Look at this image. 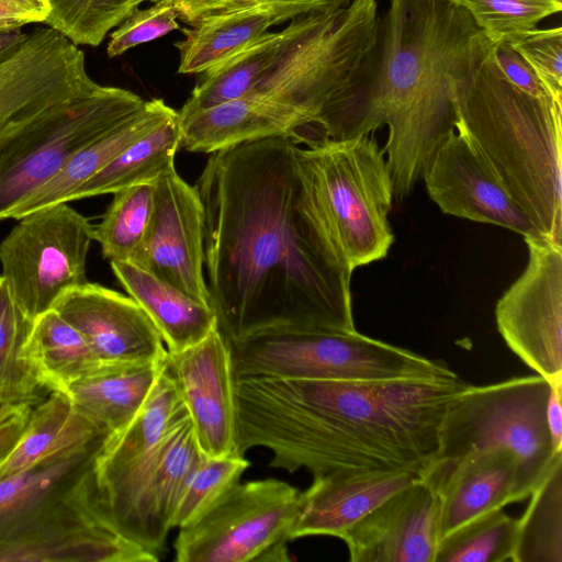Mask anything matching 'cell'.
Here are the masks:
<instances>
[{
  "label": "cell",
  "instance_id": "d6a6232c",
  "mask_svg": "<svg viewBox=\"0 0 562 562\" xmlns=\"http://www.w3.org/2000/svg\"><path fill=\"white\" fill-rule=\"evenodd\" d=\"M282 41L283 31L268 32L244 50L202 72L178 112L179 117L250 93L273 63Z\"/></svg>",
  "mask_w": 562,
  "mask_h": 562
},
{
  "label": "cell",
  "instance_id": "d590c367",
  "mask_svg": "<svg viewBox=\"0 0 562 562\" xmlns=\"http://www.w3.org/2000/svg\"><path fill=\"white\" fill-rule=\"evenodd\" d=\"M93 237L104 258L131 261L148 227L154 207V184L143 183L113 193Z\"/></svg>",
  "mask_w": 562,
  "mask_h": 562
},
{
  "label": "cell",
  "instance_id": "816d5d0a",
  "mask_svg": "<svg viewBox=\"0 0 562 562\" xmlns=\"http://www.w3.org/2000/svg\"><path fill=\"white\" fill-rule=\"evenodd\" d=\"M451 1L459 2V0H451Z\"/></svg>",
  "mask_w": 562,
  "mask_h": 562
},
{
  "label": "cell",
  "instance_id": "f6af8a7d",
  "mask_svg": "<svg viewBox=\"0 0 562 562\" xmlns=\"http://www.w3.org/2000/svg\"><path fill=\"white\" fill-rule=\"evenodd\" d=\"M351 1L352 0H223L218 5L204 14L276 3L299 4L307 8L311 12H330L346 8Z\"/></svg>",
  "mask_w": 562,
  "mask_h": 562
},
{
  "label": "cell",
  "instance_id": "5bb4252c",
  "mask_svg": "<svg viewBox=\"0 0 562 562\" xmlns=\"http://www.w3.org/2000/svg\"><path fill=\"white\" fill-rule=\"evenodd\" d=\"M154 207L130 262L187 296L210 304L204 274V211L195 187L170 168L154 183Z\"/></svg>",
  "mask_w": 562,
  "mask_h": 562
},
{
  "label": "cell",
  "instance_id": "8992f818",
  "mask_svg": "<svg viewBox=\"0 0 562 562\" xmlns=\"http://www.w3.org/2000/svg\"><path fill=\"white\" fill-rule=\"evenodd\" d=\"M379 19L375 0L294 18L282 30L273 63L247 95L299 112L305 120L299 137L357 79L374 47Z\"/></svg>",
  "mask_w": 562,
  "mask_h": 562
},
{
  "label": "cell",
  "instance_id": "f35d334b",
  "mask_svg": "<svg viewBox=\"0 0 562 562\" xmlns=\"http://www.w3.org/2000/svg\"><path fill=\"white\" fill-rule=\"evenodd\" d=\"M249 465V461L237 453L203 457L178 504L172 529L182 528L201 516L239 482Z\"/></svg>",
  "mask_w": 562,
  "mask_h": 562
},
{
  "label": "cell",
  "instance_id": "7bdbcfd3",
  "mask_svg": "<svg viewBox=\"0 0 562 562\" xmlns=\"http://www.w3.org/2000/svg\"><path fill=\"white\" fill-rule=\"evenodd\" d=\"M492 53L496 64L512 83L536 97L553 98L547 91L529 64L506 40L494 41Z\"/></svg>",
  "mask_w": 562,
  "mask_h": 562
},
{
  "label": "cell",
  "instance_id": "e0dca14e",
  "mask_svg": "<svg viewBox=\"0 0 562 562\" xmlns=\"http://www.w3.org/2000/svg\"><path fill=\"white\" fill-rule=\"evenodd\" d=\"M440 502L419 475L341 536L351 562H435Z\"/></svg>",
  "mask_w": 562,
  "mask_h": 562
},
{
  "label": "cell",
  "instance_id": "2e32d148",
  "mask_svg": "<svg viewBox=\"0 0 562 562\" xmlns=\"http://www.w3.org/2000/svg\"><path fill=\"white\" fill-rule=\"evenodd\" d=\"M423 179L429 198L445 214L497 225L524 237L542 236L458 131L439 147Z\"/></svg>",
  "mask_w": 562,
  "mask_h": 562
},
{
  "label": "cell",
  "instance_id": "f5cc1de1",
  "mask_svg": "<svg viewBox=\"0 0 562 562\" xmlns=\"http://www.w3.org/2000/svg\"><path fill=\"white\" fill-rule=\"evenodd\" d=\"M149 1H155L156 2V1H159V0H149Z\"/></svg>",
  "mask_w": 562,
  "mask_h": 562
},
{
  "label": "cell",
  "instance_id": "1f68e13d",
  "mask_svg": "<svg viewBox=\"0 0 562 562\" xmlns=\"http://www.w3.org/2000/svg\"><path fill=\"white\" fill-rule=\"evenodd\" d=\"M24 357L41 386L50 392H63L103 366L81 334L55 310L34 321Z\"/></svg>",
  "mask_w": 562,
  "mask_h": 562
},
{
  "label": "cell",
  "instance_id": "30bf717a",
  "mask_svg": "<svg viewBox=\"0 0 562 562\" xmlns=\"http://www.w3.org/2000/svg\"><path fill=\"white\" fill-rule=\"evenodd\" d=\"M0 243L1 277L19 308L35 321L69 290L88 282L94 226L67 202L18 220Z\"/></svg>",
  "mask_w": 562,
  "mask_h": 562
},
{
  "label": "cell",
  "instance_id": "6da1fadb",
  "mask_svg": "<svg viewBox=\"0 0 562 562\" xmlns=\"http://www.w3.org/2000/svg\"><path fill=\"white\" fill-rule=\"evenodd\" d=\"M297 149L274 136L218 150L194 186L207 291L226 341L270 330H356L352 273L333 255Z\"/></svg>",
  "mask_w": 562,
  "mask_h": 562
},
{
  "label": "cell",
  "instance_id": "d4e9b609",
  "mask_svg": "<svg viewBox=\"0 0 562 562\" xmlns=\"http://www.w3.org/2000/svg\"><path fill=\"white\" fill-rule=\"evenodd\" d=\"M166 364L167 357L159 361L103 364L61 393L81 414L112 435L139 412Z\"/></svg>",
  "mask_w": 562,
  "mask_h": 562
},
{
  "label": "cell",
  "instance_id": "8d00e7d4",
  "mask_svg": "<svg viewBox=\"0 0 562 562\" xmlns=\"http://www.w3.org/2000/svg\"><path fill=\"white\" fill-rule=\"evenodd\" d=\"M516 536L517 518L494 510L441 538L435 562H513Z\"/></svg>",
  "mask_w": 562,
  "mask_h": 562
},
{
  "label": "cell",
  "instance_id": "4dcf8cb0",
  "mask_svg": "<svg viewBox=\"0 0 562 562\" xmlns=\"http://www.w3.org/2000/svg\"><path fill=\"white\" fill-rule=\"evenodd\" d=\"M181 146V124L176 111L157 126L135 139L111 162L81 184L68 202L122 189L154 183L175 167V156Z\"/></svg>",
  "mask_w": 562,
  "mask_h": 562
},
{
  "label": "cell",
  "instance_id": "f907efd6",
  "mask_svg": "<svg viewBox=\"0 0 562 562\" xmlns=\"http://www.w3.org/2000/svg\"><path fill=\"white\" fill-rule=\"evenodd\" d=\"M19 405L1 404L0 403V420L10 415Z\"/></svg>",
  "mask_w": 562,
  "mask_h": 562
},
{
  "label": "cell",
  "instance_id": "681fc988",
  "mask_svg": "<svg viewBox=\"0 0 562 562\" xmlns=\"http://www.w3.org/2000/svg\"><path fill=\"white\" fill-rule=\"evenodd\" d=\"M30 32L20 29L0 32V64L9 59L26 41Z\"/></svg>",
  "mask_w": 562,
  "mask_h": 562
},
{
  "label": "cell",
  "instance_id": "bcb514c9",
  "mask_svg": "<svg viewBox=\"0 0 562 562\" xmlns=\"http://www.w3.org/2000/svg\"><path fill=\"white\" fill-rule=\"evenodd\" d=\"M32 407L31 403L21 404L10 415L0 420V467L21 438Z\"/></svg>",
  "mask_w": 562,
  "mask_h": 562
},
{
  "label": "cell",
  "instance_id": "484cf974",
  "mask_svg": "<svg viewBox=\"0 0 562 562\" xmlns=\"http://www.w3.org/2000/svg\"><path fill=\"white\" fill-rule=\"evenodd\" d=\"M128 295L159 331L167 352L182 351L217 328L212 305L198 302L130 261H110Z\"/></svg>",
  "mask_w": 562,
  "mask_h": 562
},
{
  "label": "cell",
  "instance_id": "74e56055",
  "mask_svg": "<svg viewBox=\"0 0 562 562\" xmlns=\"http://www.w3.org/2000/svg\"><path fill=\"white\" fill-rule=\"evenodd\" d=\"M144 1L48 0L49 13L44 24L76 46L95 47Z\"/></svg>",
  "mask_w": 562,
  "mask_h": 562
},
{
  "label": "cell",
  "instance_id": "ac0fdd59",
  "mask_svg": "<svg viewBox=\"0 0 562 562\" xmlns=\"http://www.w3.org/2000/svg\"><path fill=\"white\" fill-rule=\"evenodd\" d=\"M53 310L81 334L103 364L167 357L159 331L131 296L88 281L66 292Z\"/></svg>",
  "mask_w": 562,
  "mask_h": 562
},
{
  "label": "cell",
  "instance_id": "4fadbf2b",
  "mask_svg": "<svg viewBox=\"0 0 562 562\" xmlns=\"http://www.w3.org/2000/svg\"><path fill=\"white\" fill-rule=\"evenodd\" d=\"M528 263L497 301V330L508 348L549 382L562 379V244L524 237Z\"/></svg>",
  "mask_w": 562,
  "mask_h": 562
},
{
  "label": "cell",
  "instance_id": "b9f144b4",
  "mask_svg": "<svg viewBox=\"0 0 562 562\" xmlns=\"http://www.w3.org/2000/svg\"><path fill=\"white\" fill-rule=\"evenodd\" d=\"M175 0H159L146 9H135L111 34L106 47L109 57H116L138 45L179 30Z\"/></svg>",
  "mask_w": 562,
  "mask_h": 562
},
{
  "label": "cell",
  "instance_id": "d6986e66",
  "mask_svg": "<svg viewBox=\"0 0 562 562\" xmlns=\"http://www.w3.org/2000/svg\"><path fill=\"white\" fill-rule=\"evenodd\" d=\"M419 476L440 502L439 540L487 513L525 499L521 461L508 448L472 450L432 461Z\"/></svg>",
  "mask_w": 562,
  "mask_h": 562
},
{
  "label": "cell",
  "instance_id": "836d02e7",
  "mask_svg": "<svg viewBox=\"0 0 562 562\" xmlns=\"http://www.w3.org/2000/svg\"><path fill=\"white\" fill-rule=\"evenodd\" d=\"M529 496L517 518L513 562H562V452Z\"/></svg>",
  "mask_w": 562,
  "mask_h": 562
},
{
  "label": "cell",
  "instance_id": "7402d4cb",
  "mask_svg": "<svg viewBox=\"0 0 562 562\" xmlns=\"http://www.w3.org/2000/svg\"><path fill=\"white\" fill-rule=\"evenodd\" d=\"M203 457L184 412L166 431L158 458L123 521L120 535L159 554L172 529L181 496Z\"/></svg>",
  "mask_w": 562,
  "mask_h": 562
},
{
  "label": "cell",
  "instance_id": "c3c4849f",
  "mask_svg": "<svg viewBox=\"0 0 562 562\" xmlns=\"http://www.w3.org/2000/svg\"><path fill=\"white\" fill-rule=\"evenodd\" d=\"M223 0H175L179 18L191 24L200 15L218 5Z\"/></svg>",
  "mask_w": 562,
  "mask_h": 562
},
{
  "label": "cell",
  "instance_id": "5b68a950",
  "mask_svg": "<svg viewBox=\"0 0 562 562\" xmlns=\"http://www.w3.org/2000/svg\"><path fill=\"white\" fill-rule=\"evenodd\" d=\"M297 154L337 263L352 273L385 258L394 241L389 222L394 195L373 133L313 140Z\"/></svg>",
  "mask_w": 562,
  "mask_h": 562
},
{
  "label": "cell",
  "instance_id": "7a4b0ae2",
  "mask_svg": "<svg viewBox=\"0 0 562 562\" xmlns=\"http://www.w3.org/2000/svg\"><path fill=\"white\" fill-rule=\"evenodd\" d=\"M451 378L234 380L235 453L271 451V468L313 475L336 469L420 474L437 457Z\"/></svg>",
  "mask_w": 562,
  "mask_h": 562
},
{
  "label": "cell",
  "instance_id": "e575fe53",
  "mask_svg": "<svg viewBox=\"0 0 562 562\" xmlns=\"http://www.w3.org/2000/svg\"><path fill=\"white\" fill-rule=\"evenodd\" d=\"M31 321L15 304L0 276V403L33 404L41 384L24 357Z\"/></svg>",
  "mask_w": 562,
  "mask_h": 562
},
{
  "label": "cell",
  "instance_id": "60d3db41",
  "mask_svg": "<svg viewBox=\"0 0 562 562\" xmlns=\"http://www.w3.org/2000/svg\"><path fill=\"white\" fill-rule=\"evenodd\" d=\"M506 40L529 64L547 91L562 101V29H532Z\"/></svg>",
  "mask_w": 562,
  "mask_h": 562
},
{
  "label": "cell",
  "instance_id": "ba28073f",
  "mask_svg": "<svg viewBox=\"0 0 562 562\" xmlns=\"http://www.w3.org/2000/svg\"><path fill=\"white\" fill-rule=\"evenodd\" d=\"M550 390L551 383L539 374L467 384L448 404L434 461L508 448L521 461L522 492L528 497L562 452L554 451L547 423Z\"/></svg>",
  "mask_w": 562,
  "mask_h": 562
},
{
  "label": "cell",
  "instance_id": "f1b7e54d",
  "mask_svg": "<svg viewBox=\"0 0 562 562\" xmlns=\"http://www.w3.org/2000/svg\"><path fill=\"white\" fill-rule=\"evenodd\" d=\"M184 412L166 364L148 398L131 423L106 438L94 460L93 477L113 476L144 464L155 453L172 422Z\"/></svg>",
  "mask_w": 562,
  "mask_h": 562
},
{
  "label": "cell",
  "instance_id": "83f0119b",
  "mask_svg": "<svg viewBox=\"0 0 562 562\" xmlns=\"http://www.w3.org/2000/svg\"><path fill=\"white\" fill-rule=\"evenodd\" d=\"M158 554L102 521L0 542V562H157Z\"/></svg>",
  "mask_w": 562,
  "mask_h": 562
},
{
  "label": "cell",
  "instance_id": "9c48e42d",
  "mask_svg": "<svg viewBox=\"0 0 562 562\" xmlns=\"http://www.w3.org/2000/svg\"><path fill=\"white\" fill-rule=\"evenodd\" d=\"M301 491L277 479L236 483L179 528L177 562H286Z\"/></svg>",
  "mask_w": 562,
  "mask_h": 562
},
{
  "label": "cell",
  "instance_id": "603a6c76",
  "mask_svg": "<svg viewBox=\"0 0 562 562\" xmlns=\"http://www.w3.org/2000/svg\"><path fill=\"white\" fill-rule=\"evenodd\" d=\"M180 124L181 147L213 154L267 137L285 136L295 142L305 120L286 105L245 95L180 119Z\"/></svg>",
  "mask_w": 562,
  "mask_h": 562
},
{
  "label": "cell",
  "instance_id": "ab89813d",
  "mask_svg": "<svg viewBox=\"0 0 562 562\" xmlns=\"http://www.w3.org/2000/svg\"><path fill=\"white\" fill-rule=\"evenodd\" d=\"M492 41L536 29L562 9L560 0H459Z\"/></svg>",
  "mask_w": 562,
  "mask_h": 562
},
{
  "label": "cell",
  "instance_id": "44dd1931",
  "mask_svg": "<svg viewBox=\"0 0 562 562\" xmlns=\"http://www.w3.org/2000/svg\"><path fill=\"white\" fill-rule=\"evenodd\" d=\"M397 469H336L313 475L301 492L290 540L341 536L391 495L418 477Z\"/></svg>",
  "mask_w": 562,
  "mask_h": 562
},
{
  "label": "cell",
  "instance_id": "8fae6325",
  "mask_svg": "<svg viewBox=\"0 0 562 562\" xmlns=\"http://www.w3.org/2000/svg\"><path fill=\"white\" fill-rule=\"evenodd\" d=\"M145 102L130 90L99 85L35 125L0 159V221L74 154L132 117Z\"/></svg>",
  "mask_w": 562,
  "mask_h": 562
},
{
  "label": "cell",
  "instance_id": "4316f807",
  "mask_svg": "<svg viewBox=\"0 0 562 562\" xmlns=\"http://www.w3.org/2000/svg\"><path fill=\"white\" fill-rule=\"evenodd\" d=\"M176 110L162 99L145 102L132 117L74 154L42 187L23 199L8 215L19 220L36 210L67 202L69 195L92 178L135 139L157 126Z\"/></svg>",
  "mask_w": 562,
  "mask_h": 562
},
{
  "label": "cell",
  "instance_id": "9a60e30c",
  "mask_svg": "<svg viewBox=\"0 0 562 562\" xmlns=\"http://www.w3.org/2000/svg\"><path fill=\"white\" fill-rule=\"evenodd\" d=\"M170 373L204 457L235 453L236 414L231 351L218 328L179 352Z\"/></svg>",
  "mask_w": 562,
  "mask_h": 562
},
{
  "label": "cell",
  "instance_id": "3957f363",
  "mask_svg": "<svg viewBox=\"0 0 562 562\" xmlns=\"http://www.w3.org/2000/svg\"><path fill=\"white\" fill-rule=\"evenodd\" d=\"M493 42L459 2L390 0L359 76L319 112L306 140L350 138L386 125L382 149L394 200H403L456 131L457 87Z\"/></svg>",
  "mask_w": 562,
  "mask_h": 562
},
{
  "label": "cell",
  "instance_id": "ee69618b",
  "mask_svg": "<svg viewBox=\"0 0 562 562\" xmlns=\"http://www.w3.org/2000/svg\"><path fill=\"white\" fill-rule=\"evenodd\" d=\"M48 13V0H0V32L44 23Z\"/></svg>",
  "mask_w": 562,
  "mask_h": 562
},
{
  "label": "cell",
  "instance_id": "cb8c5ba5",
  "mask_svg": "<svg viewBox=\"0 0 562 562\" xmlns=\"http://www.w3.org/2000/svg\"><path fill=\"white\" fill-rule=\"evenodd\" d=\"M311 12L299 4L276 3L210 13L181 29L184 38L175 46L179 50L178 72L202 74L244 50L276 24Z\"/></svg>",
  "mask_w": 562,
  "mask_h": 562
},
{
  "label": "cell",
  "instance_id": "52a82bcc",
  "mask_svg": "<svg viewBox=\"0 0 562 562\" xmlns=\"http://www.w3.org/2000/svg\"><path fill=\"white\" fill-rule=\"evenodd\" d=\"M234 379L451 378L439 361L353 331L270 330L227 341Z\"/></svg>",
  "mask_w": 562,
  "mask_h": 562
},
{
  "label": "cell",
  "instance_id": "7dc6e473",
  "mask_svg": "<svg viewBox=\"0 0 562 562\" xmlns=\"http://www.w3.org/2000/svg\"><path fill=\"white\" fill-rule=\"evenodd\" d=\"M547 405V423L554 451H562V379L551 381Z\"/></svg>",
  "mask_w": 562,
  "mask_h": 562
},
{
  "label": "cell",
  "instance_id": "f546056e",
  "mask_svg": "<svg viewBox=\"0 0 562 562\" xmlns=\"http://www.w3.org/2000/svg\"><path fill=\"white\" fill-rule=\"evenodd\" d=\"M108 436L81 414L66 394L50 392L48 397L32 407L21 438L0 467V480L53 454Z\"/></svg>",
  "mask_w": 562,
  "mask_h": 562
},
{
  "label": "cell",
  "instance_id": "7c38bea8",
  "mask_svg": "<svg viewBox=\"0 0 562 562\" xmlns=\"http://www.w3.org/2000/svg\"><path fill=\"white\" fill-rule=\"evenodd\" d=\"M98 86L78 46L48 26L30 31L0 64V159L50 113Z\"/></svg>",
  "mask_w": 562,
  "mask_h": 562
},
{
  "label": "cell",
  "instance_id": "ffe728a7",
  "mask_svg": "<svg viewBox=\"0 0 562 562\" xmlns=\"http://www.w3.org/2000/svg\"><path fill=\"white\" fill-rule=\"evenodd\" d=\"M108 437L58 452L1 479L0 542L24 535L66 508L89 482Z\"/></svg>",
  "mask_w": 562,
  "mask_h": 562
},
{
  "label": "cell",
  "instance_id": "277c9868",
  "mask_svg": "<svg viewBox=\"0 0 562 562\" xmlns=\"http://www.w3.org/2000/svg\"><path fill=\"white\" fill-rule=\"evenodd\" d=\"M454 105L456 131L540 234L562 244V102L512 83L491 46L458 85Z\"/></svg>",
  "mask_w": 562,
  "mask_h": 562
}]
</instances>
